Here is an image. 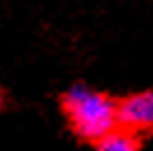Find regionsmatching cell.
Segmentation results:
<instances>
[{"label": "cell", "instance_id": "obj_1", "mask_svg": "<svg viewBox=\"0 0 153 151\" xmlns=\"http://www.w3.org/2000/svg\"><path fill=\"white\" fill-rule=\"evenodd\" d=\"M60 105L72 132L93 144L118 126V102L86 84L70 86Z\"/></svg>", "mask_w": 153, "mask_h": 151}, {"label": "cell", "instance_id": "obj_2", "mask_svg": "<svg viewBox=\"0 0 153 151\" xmlns=\"http://www.w3.org/2000/svg\"><path fill=\"white\" fill-rule=\"evenodd\" d=\"M118 126L132 132H153V88L132 93L118 102Z\"/></svg>", "mask_w": 153, "mask_h": 151}, {"label": "cell", "instance_id": "obj_3", "mask_svg": "<svg viewBox=\"0 0 153 151\" xmlns=\"http://www.w3.org/2000/svg\"><path fill=\"white\" fill-rule=\"evenodd\" d=\"M95 151H139V135L123 126H116L95 142Z\"/></svg>", "mask_w": 153, "mask_h": 151}, {"label": "cell", "instance_id": "obj_4", "mask_svg": "<svg viewBox=\"0 0 153 151\" xmlns=\"http://www.w3.org/2000/svg\"><path fill=\"white\" fill-rule=\"evenodd\" d=\"M5 109V95H2V91H0V112Z\"/></svg>", "mask_w": 153, "mask_h": 151}]
</instances>
